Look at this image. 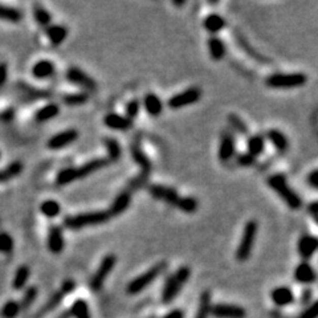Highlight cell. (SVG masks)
Here are the masks:
<instances>
[{"label": "cell", "mask_w": 318, "mask_h": 318, "mask_svg": "<svg viewBox=\"0 0 318 318\" xmlns=\"http://www.w3.org/2000/svg\"><path fill=\"white\" fill-rule=\"evenodd\" d=\"M268 186L273 189L274 193L277 194L281 199L284 200L287 206L292 210H298L302 206L301 197L296 193L295 189L289 186L287 176L282 174H273L267 179Z\"/></svg>", "instance_id": "6da1fadb"}, {"label": "cell", "mask_w": 318, "mask_h": 318, "mask_svg": "<svg viewBox=\"0 0 318 318\" xmlns=\"http://www.w3.org/2000/svg\"><path fill=\"white\" fill-rule=\"evenodd\" d=\"M191 276V269L186 265L176 269L175 273L170 274L165 281L162 291V302L163 304H170L175 300L178 293L180 292L182 287L187 282V280Z\"/></svg>", "instance_id": "7a4b0ae2"}, {"label": "cell", "mask_w": 318, "mask_h": 318, "mask_svg": "<svg viewBox=\"0 0 318 318\" xmlns=\"http://www.w3.org/2000/svg\"><path fill=\"white\" fill-rule=\"evenodd\" d=\"M110 219L108 211H96V212H85L67 216L64 219V226L69 230H81V228L93 227L105 224Z\"/></svg>", "instance_id": "3957f363"}, {"label": "cell", "mask_w": 318, "mask_h": 318, "mask_svg": "<svg viewBox=\"0 0 318 318\" xmlns=\"http://www.w3.org/2000/svg\"><path fill=\"white\" fill-rule=\"evenodd\" d=\"M166 268H167L166 263H163V261L162 263H158V264H155L154 267L150 268L149 271H146L145 273H142L141 276L133 278L129 284H128L126 292L132 296L138 295V293L145 291L149 285H151L152 282L163 273V272L166 271Z\"/></svg>", "instance_id": "277c9868"}, {"label": "cell", "mask_w": 318, "mask_h": 318, "mask_svg": "<svg viewBox=\"0 0 318 318\" xmlns=\"http://www.w3.org/2000/svg\"><path fill=\"white\" fill-rule=\"evenodd\" d=\"M308 77L304 73H273L267 77L265 84L273 89H296L306 84Z\"/></svg>", "instance_id": "5b68a950"}, {"label": "cell", "mask_w": 318, "mask_h": 318, "mask_svg": "<svg viewBox=\"0 0 318 318\" xmlns=\"http://www.w3.org/2000/svg\"><path fill=\"white\" fill-rule=\"evenodd\" d=\"M259 224L256 220H249L245 227L243 230V235H241L240 243L236 249V259L239 261H245L249 259L253 244L256 241V236H258Z\"/></svg>", "instance_id": "8992f818"}, {"label": "cell", "mask_w": 318, "mask_h": 318, "mask_svg": "<svg viewBox=\"0 0 318 318\" xmlns=\"http://www.w3.org/2000/svg\"><path fill=\"white\" fill-rule=\"evenodd\" d=\"M115 263H117V258H115L113 253L106 255L105 258L102 259L99 269L96 271V273L93 274V277L90 278L91 291L93 292L101 291V288L104 287V282H105V280L108 278L109 274H110V272L113 271Z\"/></svg>", "instance_id": "52a82bcc"}, {"label": "cell", "mask_w": 318, "mask_h": 318, "mask_svg": "<svg viewBox=\"0 0 318 318\" xmlns=\"http://www.w3.org/2000/svg\"><path fill=\"white\" fill-rule=\"evenodd\" d=\"M200 97H202V90L197 86H193V88H188L173 96L167 102V105L171 109H180L184 108V106L193 105V104L199 101Z\"/></svg>", "instance_id": "ba28073f"}, {"label": "cell", "mask_w": 318, "mask_h": 318, "mask_svg": "<svg viewBox=\"0 0 318 318\" xmlns=\"http://www.w3.org/2000/svg\"><path fill=\"white\" fill-rule=\"evenodd\" d=\"M67 80L71 84L80 86V88L85 89V90H96V88H97V84H96L94 80L89 75H86L84 71L77 68V67H71L67 71Z\"/></svg>", "instance_id": "9c48e42d"}, {"label": "cell", "mask_w": 318, "mask_h": 318, "mask_svg": "<svg viewBox=\"0 0 318 318\" xmlns=\"http://www.w3.org/2000/svg\"><path fill=\"white\" fill-rule=\"evenodd\" d=\"M211 314L215 318H245L247 311L239 305L215 304L211 306Z\"/></svg>", "instance_id": "30bf717a"}, {"label": "cell", "mask_w": 318, "mask_h": 318, "mask_svg": "<svg viewBox=\"0 0 318 318\" xmlns=\"http://www.w3.org/2000/svg\"><path fill=\"white\" fill-rule=\"evenodd\" d=\"M130 152H132L134 162L142 169V173L149 174L150 170H151V161L149 159V156L146 155V152L143 151L142 142H141V138L138 136L133 139L132 146H130Z\"/></svg>", "instance_id": "8fae6325"}, {"label": "cell", "mask_w": 318, "mask_h": 318, "mask_svg": "<svg viewBox=\"0 0 318 318\" xmlns=\"http://www.w3.org/2000/svg\"><path fill=\"white\" fill-rule=\"evenodd\" d=\"M78 138V132L75 129H68L64 130V132L58 133L56 136L52 137L49 141H48V149L51 150H61L69 146L71 143H73L75 141H77Z\"/></svg>", "instance_id": "7c38bea8"}, {"label": "cell", "mask_w": 318, "mask_h": 318, "mask_svg": "<svg viewBox=\"0 0 318 318\" xmlns=\"http://www.w3.org/2000/svg\"><path fill=\"white\" fill-rule=\"evenodd\" d=\"M149 193L152 198L165 200L166 203L171 204V206H176V202L179 199V195L175 191V188L162 186V184H151L149 187Z\"/></svg>", "instance_id": "4fadbf2b"}, {"label": "cell", "mask_w": 318, "mask_h": 318, "mask_svg": "<svg viewBox=\"0 0 318 318\" xmlns=\"http://www.w3.org/2000/svg\"><path fill=\"white\" fill-rule=\"evenodd\" d=\"M235 152H236V143H235V138L231 136L228 132H224L221 134V139H220L219 151L217 155L221 162H228L234 158Z\"/></svg>", "instance_id": "5bb4252c"}, {"label": "cell", "mask_w": 318, "mask_h": 318, "mask_svg": "<svg viewBox=\"0 0 318 318\" xmlns=\"http://www.w3.org/2000/svg\"><path fill=\"white\" fill-rule=\"evenodd\" d=\"M104 125L112 130L118 132H128L133 126V121L125 115L117 114V113H108L104 117Z\"/></svg>", "instance_id": "9a60e30c"}, {"label": "cell", "mask_w": 318, "mask_h": 318, "mask_svg": "<svg viewBox=\"0 0 318 318\" xmlns=\"http://www.w3.org/2000/svg\"><path fill=\"white\" fill-rule=\"evenodd\" d=\"M130 203H132V193L130 191H122L121 194H118L115 199L113 200L112 206L108 210L109 216H118L121 213H123V211H126L129 208Z\"/></svg>", "instance_id": "2e32d148"}, {"label": "cell", "mask_w": 318, "mask_h": 318, "mask_svg": "<svg viewBox=\"0 0 318 318\" xmlns=\"http://www.w3.org/2000/svg\"><path fill=\"white\" fill-rule=\"evenodd\" d=\"M318 247V241L314 236L311 235H302L300 237V240L297 243L298 253L301 256L304 260H309L310 258H313V255L315 253Z\"/></svg>", "instance_id": "e0dca14e"}, {"label": "cell", "mask_w": 318, "mask_h": 318, "mask_svg": "<svg viewBox=\"0 0 318 318\" xmlns=\"http://www.w3.org/2000/svg\"><path fill=\"white\" fill-rule=\"evenodd\" d=\"M109 165L108 158H94L89 161V162L84 163L82 166L76 167V176L77 179H81V178H85V176L91 175L96 171L101 170L102 167H105Z\"/></svg>", "instance_id": "ac0fdd59"}, {"label": "cell", "mask_w": 318, "mask_h": 318, "mask_svg": "<svg viewBox=\"0 0 318 318\" xmlns=\"http://www.w3.org/2000/svg\"><path fill=\"white\" fill-rule=\"evenodd\" d=\"M317 276H315L314 268L309 264L308 261H302L295 268V280L300 284L309 285L314 282Z\"/></svg>", "instance_id": "d6986e66"}, {"label": "cell", "mask_w": 318, "mask_h": 318, "mask_svg": "<svg viewBox=\"0 0 318 318\" xmlns=\"http://www.w3.org/2000/svg\"><path fill=\"white\" fill-rule=\"evenodd\" d=\"M48 248L52 253L58 255L62 252L65 247V240L62 236V231L57 226H52L48 232Z\"/></svg>", "instance_id": "ffe728a7"}, {"label": "cell", "mask_w": 318, "mask_h": 318, "mask_svg": "<svg viewBox=\"0 0 318 318\" xmlns=\"http://www.w3.org/2000/svg\"><path fill=\"white\" fill-rule=\"evenodd\" d=\"M271 298L273 301L274 305L277 306H288V305L293 304L295 302V295L292 292L291 288L288 287H278V288H274L271 292Z\"/></svg>", "instance_id": "44dd1931"}, {"label": "cell", "mask_w": 318, "mask_h": 318, "mask_svg": "<svg viewBox=\"0 0 318 318\" xmlns=\"http://www.w3.org/2000/svg\"><path fill=\"white\" fill-rule=\"evenodd\" d=\"M56 67L51 60H40L32 67V76L39 80H45L54 75Z\"/></svg>", "instance_id": "7402d4cb"}, {"label": "cell", "mask_w": 318, "mask_h": 318, "mask_svg": "<svg viewBox=\"0 0 318 318\" xmlns=\"http://www.w3.org/2000/svg\"><path fill=\"white\" fill-rule=\"evenodd\" d=\"M208 52H210V57L215 61L223 60L226 57V52H227V48L226 44L221 39L216 38V36H212V38L208 39Z\"/></svg>", "instance_id": "603a6c76"}, {"label": "cell", "mask_w": 318, "mask_h": 318, "mask_svg": "<svg viewBox=\"0 0 318 318\" xmlns=\"http://www.w3.org/2000/svg\"><path fill=\"white\" fill-rule=\"evenodd\" d=\"M143 108H145L147 114L152 115V117H156V115H159L163 112V102L156 94L149 93L143 99Z\"/></svg>", "instance_id": "cb8c5ba5"}, {"label": "cell", "mask_w": 318, "mask_h": 318, "mask_svg": "<svg viewBox=\"0 0 318 318\" xmlns=\"http://www.w3.org/2000/svg\"><path fill=\"white\" fill-rule=\"evenodd\" d=\"M47 36L53 47H58L64 43V40L68 36V29L64 25H58V24L51 25L47 28Z\"/></svg>", "instance_id": "d4e9b609"}, {"label": "cell", "mask_w": 318, "mask_h": 318, "mask_svg": "<svg viewBox=\"0 0 318 318\" xmlns=\"http://www.w3.org/2000/svg\"><path fill=\"white\" fill-rule=\"evenodd\" d=\"M64 297L65 296L62 295V292L61 291L53 293L51 297L48 298V301L45 302L44 305H43V308H41L40 310H39L38 313L35 314V318H43V317H45L47 314H49L51 311H53L54 309L57 308L58 305L61 304V301H62V298Z\"/></svg>", "instance_id": "484cf974"}, {"label": "cell", "mask_w": 318, "mask_h": 318, "mask_svg": "<svg viewBox=\"0 0 318 318\" xmlns=\"http://www.w3.org/2000/svg\"><path fill=\"white\" fill-rule=\"evenodd\" d=\"M268 141L278 150V151H285L289 147V141L284 133L277 129L268 130L267 133Z\"/></svg>", "instance_id": "4316f807"}, {"label": "cell", "mask_w": 318, "mask_h": 318, "mask_svg": "<svg viewBox=\"0 0 318 318\" xmlns=\"http://www.w3.org/2000/svg\"><path fill=\"white\" fill-rule=\"evenodd\" d=\"M203 27L207 32L215 35L217 34V32H220L221 29H224V27H226V20H224V17H221L220 15L211 14L204 19Z\"/></svg>", "instance_id": "83f0119b"}, {"label": "cell", "mask_w": 318, "mask_h": 318, "mask_svg": "<svg viewBox=\"0 0 318 318\" xmlns=\"http://www.w3.org/2000/svg\"><path fill=\"white\" fill-rule=\"evenodd\" d=\"M58 113H60V106L57 104H48V105L39 109L35 114V119L38 122L51 121L54 117H57Z\"/></svg>", "instance_id": "f1b7e54d"}, {"label": "cell", "mask_w": 318, "mask_h": 318, "mask_svg": "<svg viewBox=\"0 0 318 318\" xmlns=\"http://www.w3.org/2000/svg\"><path fill=\"white\" fill-rule=\"evenodd\" d=\"M211 292L204 291L199 298V305H198V310L195 318H208L211 314Z\"/></svg>", "instance_id": "f546056e"}, {"label": "cell", "mask_w": 318, "mask_h": 318, "mask_svg": "<svg viewBox=\"0 0 318 318\" xmlns=\"http://www.w3.org/2000/svg\"><path fill=\"white\" fill-rule=\"evenodd\" d=\"M104 145H105L106 151H108L109 162H115V161H118L121 158L122 149L117 139L112 138V137H108V138L104 139Z\"/></svg>", "instance_id": "4dcf8cb0"}, {"label": "cell", "mask_w": 318, "mask_h": 318, "mask_svg": "<svg viewBox=\"0 0 318 318\" xmlns=\"http://www.w3.org/2000/svg\"><path fill=\"white\" fill-rule=\"evenodd\" d=\"M21 171H23V163L15 161L3 170H0V183L8 182L12 178H16L17 175H20Z\"/></svg>", "instance_id": "1f68e13d"}, {"label": "cell", "mask_w": 318, "mask_h": 318, "mask_svg": "<svg viewBox=\"0 0 318 318\" xmlns=\"http://www.w3.org/2000/svg\"><path fill=\"white\" fill-rule=\"evenodd\" d=\"M247 147H248V152L250 155L258 158L259 155H261L265 150V141L264 138L261 136H252L248 138L247 142Z\"/></svg>", "instance_id": "d6a6232c"}, {"label": "cell", "mask_w": 318, "mask_h": 318, "mask_svg": "<svg viewBox=\"0 0 318 318\" xmlns=\"http://www.w3.org/2000/svg\"><path fill=\"white\" fill-rule=\"evenodd\" d=\"M29 274L30 271L27 265H21V267L17 268L14 281H12V287H14L15 291H21V289H24V287L27 284L28 278H29Z\"/></svg>", "instance_id": "836d02e7"}, {"label": "cell", "mask_w": 318, "mask_h": 318, "mask_svg": "<svg viewBox=\"0 0 318 318\" xmlns=\"http://www.w3.org/2000/svg\"><path fill=\"white\" fill-rule=\"evenodd\" d=\"M235 38H236V40H237V44L240 45L241 49H243V51L245 52V53H247L248 56H250V57L255 58V60L260 61V62H267V61H268L267 58L263 57V56H261V54L259 53L258 51H256V49H253V48L250 47V45L248 44L247 39L243 38V36H241V35L239 34V32H235Z\"/></svg>", "instance_id": "e575fe53"}, {"label": "cell", "mask_w": 318, "mask_h": 318, "mask_svg": "<svg viewBox=\"0 0 318 318\" xmlns=\"http://www.w3.org/2000/svg\"><path fill=\"white\" fill-rule=\"evenodd\" d=\"M40 212L43 213L45 217H48V219H53V217L60 215L61 207L56 200L48 199L44 200V202L40 204Z\"/></svg>", "instance_id": "d590c367"}, {"label": "cell", "mask_w": 318, "mask_h": 318, "mask_svg": "<svg viewBox=\"0 0 318 318\" xmlns=\"http://www.w3.org/2000/svg\"><path fill=\"white\" fill-rule=\"evenodd\" d=\"M75 180H77L75 167H67V169L60 170L56 175V184L57 186H67V184L75 182Z\"/></svg>", "instance_id": "8d00e7d4"}, {"label": "cell", "mask_w": 318, "mask_h": 318, "mask_svg": "<svg viewBox=\"0 0 318 318\" xmlns=\"http://www.w3.org/2000/svg\"><path fill=\"white\" fill-rule=\"evenodd\" d=\"M69 313H71V317L75 318H90L88 302L85 300H77V301L73 302Z\"/></svg>", "instance_id": "74e56055"}, {"label": "cell", "mask_w": 318, "mask_h": 318, "mask_svg": "<svg viewBox=\"0 0 318 318\" xmlns=\"http://www.w3.org/2000/svg\"><path fill=\"white\" fill-rule=\"evenodd\" d=\"M0 19L11 21V23H19L23 19V14L16 8L6 7V6L0 4Z\"/></svg>", "instance_id": "f35d334b"}, {"label": "cell", "mask_w": 318, "mask_h": 318, "mask_svg": "<svg viewBox=\"0 0 318 318\" xmlns=\"http://www.w3.org/2000/svg\"><path fill=\"white\" fill-rule=\"evenodd\" d=\"M89 101V94L85 91H80V93H69L62 97V102L69 106H78L82 105L85 102Z\"/></svg>", "instance_id": "ab89813d"}, {"label": "cell", "mask_w": 318, "mask_h": 318, "mask_svg": "<svg viewBox=\"0 0 318 318\" xmlns=\"http://www.w3.org/2000/svg\"><path fill=\"white\" fill-rule=\"evenodd\" d=\"M198 200L193 197H179L178 202H176V206L179 210H182L183 212L186 213H193L198 210Z\"/></svg>", "instance_id": "60d3db41"}, {"label": "cell", "mask_w": 318, "mask_h": 318, "mask_svg": "<svg viewBox=\"0 0 318 318\" xmlns=\"http://www.w3.org/2000/svg\"><path fill=\"white\" fill-rule=\"evenodd\" d=\"M36 297H38V288L36 287H29L25 291V293H24V297L21 298V302H19L21 310L29 309L35 302V300H36Z\"/></svg>", "instance_id": "b9f144b4"}, {"label": "cell", "mask_w": 318, "mask_h": 318, "mask_svg": "<svg viewBox=\"0 0 318 318\" xmlns=\"http://www.w3.org/2000/svg\"><path fill=\"white\" fill-rule=\"evenodd\" d=\"M228 123H230L231 128H232L235 132L239 133V134H248L247 123H245L239 115L236 114L228 115Z\"/></svg>", "instance_id": "7bdbcfd3"}, {"label": "cell", "mask_w": 318, "mask_h": 318, "mask_svg": "<svg viewBox=\"0 0 318 318\" xmlns=\"http://www.w3.org/2000/svg\"><path fill=\"white\" fill-rule=\"evenodd\" d=\"M21 311L20 305L16 301H8L2 309V315L3 318H16Z\"/></svg>", "instance_id": "ee69618b"}, {"label": "cell", "mask_w": 318, "mask_h": 318, "mask_svg": "<svg viewBox=\"0 0 318 318\" xmlns=\"http://www.w3.org/2000/svg\"><path fill=\"white\" fill-rule=\"evenodd\" d=\"M34 16L36 23L40 25V27H48L49 23H51V15L48 14L47 10H44L43 7H35Z\"/></svg>", "instance_id": "f6af8a7d"}, {"label": "cell", "mask_w": 318, "mask_h": 318, "mask_svg": "<svg viewBox=\"0 0 318 318\" xmlns=\"http://www.w3.org/2000/svg\"><path fill=\"white\" fill-rule=\"evenodd\" d=\"M14 249V239L7 232H0V252L10 253Z\"/></svg>", "instance_id": "bcb514c9"}, {"label": "cell", "mask_w": 318, "mask_h": 318, "mask_svg": "<svg viewBox=\"0 0 318 318\" xmlns=\"http://www.w3.org/2000/svg\"><path fill=\"white\" fill-rule=\"evenodd\" d=\"M139 110H141V102H139L138 100H132V101H129L126 104L125 117H128V118L133 121V119L136 118L137 115L139 114Z\"/></svg>", "instance_id": "7dc6e473"}, {"label": "cell", "mask_w": 318, "mask_h": 318, "mask_svg": "<svg viewBox=\"0 0 318 318\" xmlns=\"http://www.w3.org/2000/svg\"><path fill=\"white\" fill-rule=\"evenodd\" d=\"M318 315V304L313 302V304L308 305L304 310L301 311V314L298 315V318H317Z\"/></svg>", "instance_id": "c3c4849f"}, {"label": "cell", "mask_w": 318, "mask_h": 318, "mask_svg": "<svg viewBox=\"0 0 318 318\" xmlns=\"http://www.w3.org/2000/svg\"><path fill=\"white\" fill-rule=\"evenodd\" d=\"M236 161H237V163L240 165V166L249 167V166H252L255 162H256V158L250 155L249 152H243V154H240V155L237 156Z\"/></svg>", "instance_id": "681fc988"}, {"label": "cell", "mask_w": 318, "mask_h": 318, "mask_svg": "<svg viewBox=\"0 0 318 318\" xmlns=\"http://www.w3.org/2000/svg\"><path fill=\"white\" fill-rule=\"evenodd\" d=\"M76 289V282L73 280H65L64 282H62V285H61V289L60 291L62 292V295L67 296L69 295V293H72V292L75 291Z\"/></svg>", "instance_id": "f907efd6"}, {"label": "cell", "mask_w": 318, "mask_h": 318, "mask_svg": "<svg viewBox=\"0 0 318 318\" xmlns=\"http://www.w3.org/2000/svg\"><path fill=\"white\" fill-rule=\"evenodd\" d=\"M147 175H149V174L142 173L139 176L134 178V179L130 182V187H132V188H138V187H142L146 183V180H147Z\"/></svg>", "instance_id": "816d5d0a"}, {"label": "cell", "mask_w": 318, "mask_h": 318, "mask_svg": "<svg viewBox=\"0 0 318 318\" xmlns=\"http://www.w3.org/2000/svg\"><path fill=\"white\" fill-rule=\"evenodd\" d=\"M306 182H308L309 186L311 187V188H317L318 187V170L314 169V170H311L310 174L308 175V178H306Z\"/></svg>", "instance_id": "f5cc1de1"}, {"label": "cell", "mask_w": 318, "mask_h": 318, "mask_svg": "<svg viewBox=\"0 0 318 318\" xmlns=\"http://www.w3.org/2000/svg\"><path fill=\"white\" fill-rule=\"evenodd\" d=\"M308 211L311 215V217H313V220L315 221V224H318V202L317 200H313V202L309 204Z\"/></svg>", "instance_id": "db71d44e"}, {"label": "cell", "mask_w": 318, "mask_h": 318, "mask_svg": "<svg viewBox=\"0 0 318 318\" xmlns=\"http://www.w3.org/2000/svg\"><path fill=\"white\" fill-rule=\"evenodd\" d=\"M8 77V68L6 62H0V88L6 84Z\"/></svg>", "instance_id": "11a10c76"}, {"label": "cell", "mask_w": 318, "mask_h": 318, "mask_svg": "<svg viewBox=\"0 0 318 318\" xmlns=\"http://www.w3.org/2000/svg\"><path fill=\"white\" fill-rule=\"evenodd\" d=\"M311 297H313V292H311V289L310 288L304 289V292H302V295H301V304L305 305V306L310 305Z\"/></svg>", "instance_id": "9f6ffc18"}, {"label": "cell", "mask_w": 318, "mask_h": 318, "mask_svg": "<svg viewBox=\"0 0 318 318\" xmlns=\"http://www.w3.org/2000/svg\"><path fill=\"white\" fill-rule=\"evenodd\" d=\"M162 318H184V313L180 309H174V310L169 311L167 314L163 315Z\"/></svg>", "instance_id": "6f0895ef"}, {"label": "cell", "mask_w": 318, "mask_h": 318, "mask_svg": "<svg viewBox=\"0 0 318 318\" xmlns=\"http://www.w3.org/2000/svg\"><path fill=\"white\" fill-rule=\"evenodd\" d=\"M14 109H7L6 112L2 113V115H0V118L3 119V121H11V119L14 118Z\"/></svg>", "instance_id": "680465c9"}, {"label": "cell", "mask_w": 318, "mask_h": 318, "mask_svg": "<svg viewBox=\"0 0 318 318\" xmlns=\"http://www.w3.org/2000/svg\"><path fill=\"white\" fill-rule=\"evenodd\" d=\"M56 318H71V313H69V311H62V313L58 314Z\"/></svg>", "instance_id": "91938a15"}, {"label": "cell", "mask_w": 318, "mask_h": 318, "mask_svg": "<svg viewBox=\"0 0 318 318\" xmlns=\"http://www.w3.org/2000/svg\"><path fill=\"white\" fill-rule=\"evenodd\" d=\"M174 6H178V7H180V6H184L186 4V2H173Z\"/></svg>", "instance_id": "94428289"}, {"label": "cell", "mask_w": 318, "mask_h": 318, "mask_svg": "<svg viewBox=\"0 0 318 318\" xmlns=\"http://www.w3.org/2000/svg\"><path fill=\"white\" fill-rule=\"evenodd\" d=\"M149 318H156V317H154V315H151V317H149Z\"/></svg>", "instance_id": "6125c7cd"}, {"label": "cell", "mask_w": 318, "mask_h": 318, "mask_svg": "<svg viewBox=\"0 0 318 318\" xmlns=\"http://www.w3.org/2000/svg\"><path fill=\"white\" fill-rule=\"evenodd\" d=\"M0 158H2V151H0Z\"/></svg>", "instance_id": "be15d7a7"}]
</instances>
